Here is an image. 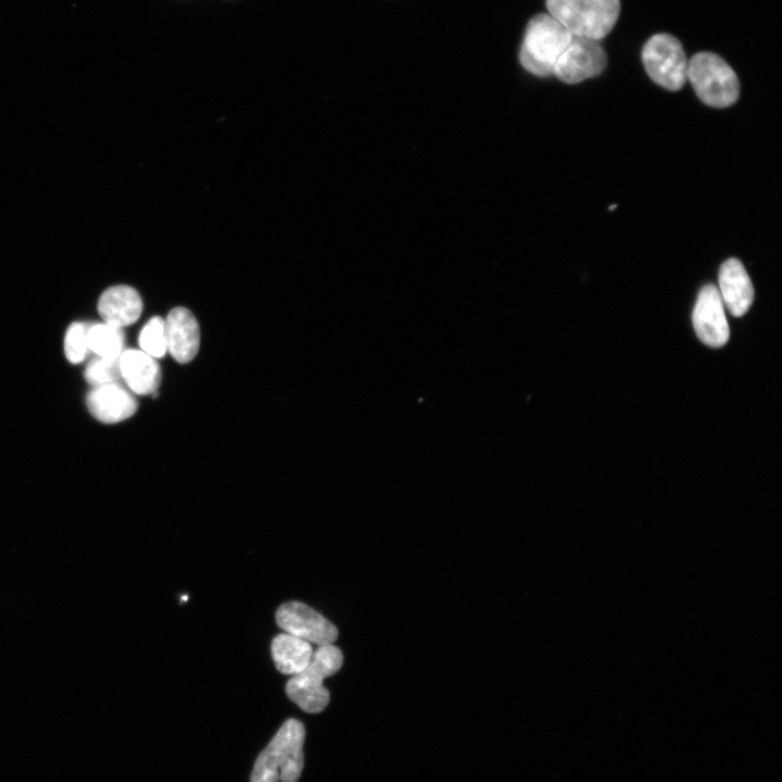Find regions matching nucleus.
<instances>
[{"mask_svg": "<svg viewBox=\"0 0 782 782\" xmlns=\"http://www.w3.org/2000/svg\"><path fill=\"white\" fill-rule=\"evenodd\" d=\"M303 724L287 720L258 755L251 782H297L303 768Z\"/></svg>", "mask_w": 782, "mask_h": 782, "instance_id": "f257e3e1", "label": "nucleus"}, {"mask_svg": "<svg viewBox=\"0 0 782 782\" xmlns=\"http://www.w3.org/2000/svg\"><path fill=\"white\" fill-rule=\"evenodd\" d=\"M572 34L548 13L534 15L528 23L519 52L525 70L540 77L553 75L554 66Z\"/></svg>", "mask_w": 782, "mask_h": 782, "instance_id": "f03ea898", "label": "nucleus"}, {"mask_svg": "<svg viewBox=\"0 0 782 782\" xmlns=\"http://www.w3.org/2000/svg\"><path fill=\"white\" fill-rule=\"evenodd\" d=\"M342 664L343 655L340 648L333 644L318 646L307 667L288 680V697L306 712H320L330 698L323 681L338 672Z\"/></svg>", "mask_w": 782, "mask_h": 782, "instance_id": "7ed1b4c3", "label": "nucleus"}, {"mask_svg": "<svg viewBox=\"0 0 782 782\" xmlns=\"http://www.w3.org/2000/svg\"><path fill=\"white\" fill-rule=\"evenodd\" d=\"M547 13L573 36L600 40L615 26L620 0H546Z\"/></svg>", "mask_w": 782, "mask_h": 782, "instance_id": "20e7f679", "label": "nucleus"}, {"mask_svg": "<svg viewBox=\"0 0 782 782\" xmlns=\"http://www.w3.org/2000/svg\"><path fill=\"white\" fill-rule=\"evenodd\" d=\"M688 79L697 97L712 108H728L736 102L740 81L732 67L718 54L699 52L688 64Z\"/></svg>", "mask_w": 782, "mask_h": 782, "instance_id": "39448f33", "label": "nucleus"}, {"mask_svg": "<svg viewBox=\"0 0 782 782\" xmlns=\"http://www.w3.org/2000/svg\"><path fill=\"white\" fill-rule=\"evenodd\" d=\"M646 73L657 85L676 91L688 79V64L681 42L669 34L652 36L642 49Z\"/></svg>", "mask_w": 782, "mask_h": 782, "instance_id": "423d86ee", "label": "nucleus"}, {"mask_svg": "<svg viewBox=\"0 0 782 782\" xmlns=\"http://www.w3.org/2000/svg\"><path fill=\"white\" fill-rule=\"evenodd\" d=\"M607 65V55L598 40L572 36L557 60L553 74L566 84H578L601 74Z\"/></svg>", "mask_w": 782, "mask_h": 782, "instance_id": "0eeeda50", "label": "nucleus"}, {"mask_svg": "<svg viewBox=\"0 0 782 782\" xmlns=\"http://www.w3.org/2000/svg\"><path fill=\"white\" fill-rule=\"evenodd\" d=\"M276 622L286 633L318 646L333 644L338 630L333 623L304 603L291 601L280 605Z\"/></svg>", "mask_w": 782, "mask_h": 782, "instance_id": "6e6552de", "label": "nucleus"}, {"mask_svg": "<svg viewBox=\"0 0 782 782\" xmlns=\"http://www.w3.org/2000/svg\"><path fill=\"white\" fill-rule=\"evenodd\" d=\"M723 306L716 286L706 285L701 289L692 320L699 340L710 348L723 346L730 337Z\"/></svg>", "mask_w": 782, "mask_h": 782, "instance_id": "1a4fd4ad", "label": "nucleus"}, {"mask_svg": "<svg viewBox=\"0 0 782 782\" xmlns=\"http://www.w3.org/2000/svg\"><path fill=\"white\" fill-rule=\"evenodd\" d=\"M87 406L91 415L101 422L116 424L131 417L138 407L133 392L118 382L94 388L87 395Z\"/></svg>", "mask_w": 782, "mask_h": 782, "instance_id": "9d476101", "label": "nucleus"}, {"mask_svg": "<svg viewBox=\"0 0 782 782\" xmlns=\"http://www.w3.org/2000/svg\"><path fill=\"white\" fill-rule=\"evenodd\" d=\"M167 352L180 363L191 362L200 346V328L194 315L186 307L171 310L165 319Z\"/></svg>", "mask_w": 782, "mask_h": 782, "instance_id": "9b49d317", "label": "nucleus"}, {"mask_svg": "<svg viewBox=\"0 0 782 782\" xmlns=\"http://www.w3.org/2000/svg\"><path fill=\"white\" fill-rule=\"evenodd\" d=\"M723 305L735 317L744 315L754 300V288L737 258L727 260L719 269V289Z\"/></svg>", "mask_w": 782, "mask_h": 782, "instance_id": "f8f14e48", "label": "nucleus"}, {"mask_svg": "<svg viewBox=\"0 0 782 782\" xmlns=\"http://www.w3.org/2000/svg\"><path fill=\"white\" fill-rule=\"evenodd\" d=\"M98 312L105 324L123 328L140 317L142 300L133 287H110L99 298Z\"/></svg>", "mask_w": 782, "mask_h": 782, "instance_id": "ddd939ff", "label": "nucleus"}, {"mask_svg": "<svg viewBox=\"0 0 782 782\" xmlns=\"http://www.w3.org/2000/svg\"><path fill=\"white\" fill-rule=\"evenodd\" d=\"M121 378L137 394L155 393L161 383V368L156 358L141 350H126L119 356Z\"/></svg>", "mask_w": 782, "mask_h": 782, "instance_id": "4468645a", "label": "nucleus"}, {"mask_svg": "<svg viewBox=\"0 0 782 782\" xmlns=\"http://www.w3.org/2000/svg\"><path fill=\"white\" fill-rule=\"evenodd\" d=\"M270 649L277 670L289 676L305 669L314 653L311 643L286 632L273 639Z\"/></svg>", "mask_w": 782, "mask_h": 782, "instance_id": "2eb2a0df", "label": "nucleus"}, {"mask_svg": "<svg viewBox=\"0 0 782 782\" xmlns=\"http://www.w3.org/2000/svg\"><path fill=\"white\" fill-rule=\"evenodd\" d=\"M88 349L102 358H118L123 353L124 332L122 328L97 324L88 328Z\"/></svg>", "mask_w": 782, "mask_h": 782, "instance_id": "dca6fc26", "label": "nucleus"}, {"mask_svg": "<svg viewBox=\"0 0 782 782\" xmlns=\"http://www.w3.org/2000/svg\"><path fill=\"white\" fill-rule=\"evenodd\" d=\"M140 350L154 358H160L167 352L165 320L153 316L142 327L139 339Z\"/></svg>", "mask_w": 782, "mask_h": 782, "instance_id": "f3484780", "label": "nucleus"}, {"mask_svg": "<svg viewBox=\"0 0 782 782\" xmlns=\"http://www.w3.org/2000/svg\"><path fill=\"white\" fill-rule=\"evenodd\" d=\"M85 379L92 386L118 382L121 378L119 357L93 360L85 370Z\"/></svg>", "mask_w": 782, "mask_h": 782, "instance_id": "a211bd4d", "label": "nucleus"}, {"mask_svg": "<svg viewBox=\"0 0 782 782\" xmlns=\"http://www.w3.org/2000/svg\"><path fill=\"white\" fill-rule=\"evenodd\" d=\"M88 328L81 323H73L66 330L64 338V353L66 358L73 363H80L88 349Z\"/></svg>", "mask_w": 782, "mask_h": 782, "instance_id": "6ab92c4d", "label": "nucleus"}]
</instances>
